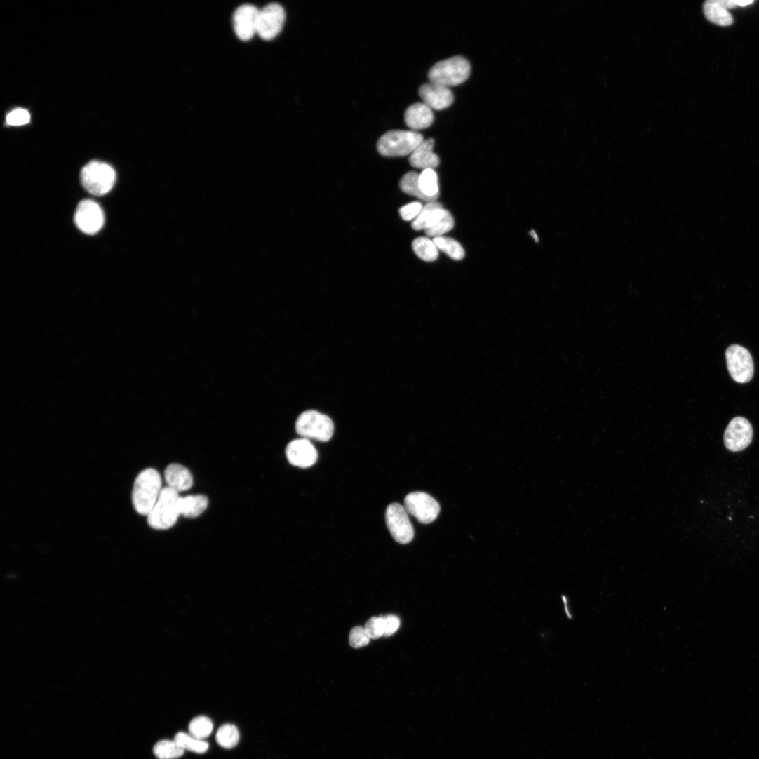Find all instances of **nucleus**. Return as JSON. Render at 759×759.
Wrapping results in <instances>:
<instances>
[{
	"label": "nucleus",
	"mask_w": 759,
	"mask_h": 759,
	"mask_svg": "<svg viewBox=\"0 0 759 759\" xmlns=\"http://www.w3.org/2000/svg\"><path fill=\"white\" fill-rule=\"evenodd\" d=\"M75 222L79 229L86 234L93 235L101 230L105 224V215L98 203L85 200L79 203L75 213Z\"/></svg>",
	"instance_id": "9b49d317"
},
{
	"label": "nucleus",
	"mask_w": 759,
	"mask_h": 759,
	"mask_svg": "<svg viewBox=\"0 0 759 759\" xmlns=\"http://www.w3.org/2000/svg\"><path fill=\"white\" fill-rule=\"evenodd\" d=\"M435 140H424L410 157V165L418 169H435L440 166V158L434 153Z\"/></svg>",
	"instance_id": "dca6fc26"
},
{
	"label": "nucleus",
	"mask_w": 759,
	"mask_h": 759,
	"mask_svg": "<svg viewBox=\"0 0 759 759\" xmlns=\"http://www.w3.org/2000/svg\"><path fill=\"white\" fill-rule=\"evenodd\" d=\"M154 753L159 759H175L183 755L184 750L175 740H161L154 746Z\"/></svg>",
	"instance_id": "a878e982"
},
{
	"label": "nucleus",
	"mask_w": 759,
	"mask_h": 759,
	"mask_svg": "<svg viewBox=\"0 0 759 759\" xmlns=\"http://www.w3.org/2000/svg\"><path fill=\"white\" fill-rule=\"evenodd\" d=\"M424 140L423 135L415 131H390L379 139L377 149L386 157L405 156L412 154Z\"/></svg>",
	"instance_id": "20e7f679"
},
{
	"label": "nucleus",
	"mask_w": 759,
	"mask_h": 759,
	"mask_svg": "<svg viewBox=\"0 0 759 759\" xmlns=\"http://www.w3.org/2000/svg\"><path fill=\"white\" fill-rule=\"evenodd\" d=\"M384 624V636H391L400 628L401 620L395 615H387L383 617Z\"/></svg>",
	"instance_id": "f704fd0d"
},
{
	"label": "nucleus",
	"mask_w": 759,
	"mask_h": 759,
	"mask_svg": "<svg viewBox=\"0 0 759 759\" xmlns=\"http://www.w3.org/2000/svg\"><path fill=\"white\" fill-rule=\"evenodd\" d=\"M286 454L291 465L301 469L312 466L318 459L316 448L309 440L304 438L290 443L286 448Z\"/></svg>",
	"instance_id": "4468645a"
},
{
	"label": "nucleus",
	"mask_w": 759,
	"mask_h": 759,
	"mask_svg": "<svg viewBox=\"0 0 759 759\" xmlns=\"http://www.w3.org/2000/svg\"><path fill=\"white\" fill-rule=\"evenodd\" d=\"M285 20L283 7L271 4L260 11L257 34L264 41H271L282 31Z\"/></svg>",
	"instance_id": "9d476101"
},
{
	"label": "nucleus",
	"mask_w": 759,
	"mask_h": 759,
	"mask_svg": "<svg viewBox=\"0 0 759 759\" xmlns=\"http://www.w3.org/2000/svg\"><path fill=\"white\" fill-rule=\"evenodd\" d=\"M295 431L304 439L325 443L330 440L334 425L326 415L310 410L300 415L295 423Z\"/></svg>",
	"instance_id": "423d86ee"
},
{
	"label": "nucleus",
	"mask_w": 759,
	"mask_h": 759,
	"mask_svg": "<svg viewBox=\"0 0 759 759\" xmlns=\"http://www.w3.org/2000/svg\"><path fill=\"white\" fill-rule=\"evenodd\" d=\"M31 116L28 111L18 109L11 112L7 116V123L10 126H20L30 122Z\"/></svg>",
	"instance_id": "473e14b6"
},
{
	"label": "nucleus",
	"mask_w": 759,
	"mask_h": 759,
	"mask_svg": "<svg viewBox=\"0 0 759 759\" xmlns=\"http://www.w3.org/2000/svg\"><path fill=\"white\" fill-rule=\"evenodd\" d=\"M260 11L252 5L240 6L234 13L233 23L237 37L248 41L257 34Z\"/></svg>",
	"instance_id": "ddd939ff"
},
{
	"label": "nucleus",
	"mask_w": 759,
	"mask_h": 759,
	"mask_svg": "<svg viewBox=\"0 0 759 759\" xmlns=\"http://www.w3.org/2000/svg\"><path fill=\"white\" fill-rule=\"evenodd\" d=\"M386 520L391 534L397 542L407 544L413 540L415 530L404 506L397 503L391 504L387 510Z\"/></svg>",
	"instance_id": "6e6552de"
},
{
	"label": "nucleus",
	"mask_w": 759,
	"mask_h": 759,
	"mask_svg": "<svg viewBox=\"0 0 759 759\" xmlns=\"http://www.w3.org/2000/svg\"><path fill=\"white\" fill-rule=\"evenodd\" d=\"M704 13L708 21L720 26L727 27L733 23L732 15L719 2V0H709L704 5Z\"/></svg>",
	"instance_id": "412c9836"
},
{
	"label": "nucleus",
	"mask_w": 759,
	"mask_h": 759,
	"mask_svg": "<svg viewBox=\"0 0 759 759\" xmlns=\"http://www.w3.org/2000/svg\"><path fill=\"white\" fill-rule=\"evenodd\" d=\"M735 2L737 6L739 7H746L753 4L752 0H735Z\"/></svg>",
	"instance_id": "e433bc0d"
},
{
	"label": "nucleus",
	"mask_w": 759,
	"mask_h": 759,
	"mask_svg": "<svg viewBox=\"0 0 759 759\" xmlns=\"http://www.w3.org/2000/svg\"><path fill=\"white\" fill-rule=\"evenodd\" d=\"M365 631L370 639H377L384 636V624L383 617H372L366 622Z\"/></svg>",
	"instance_id": "7c9ffc66"
},
{
	"label": "nucleus",
	"mask_w": 759,
	"mask_h": 759,
	"mask_svg": "<svg viewBox=\"0 0 759 759\" xmlns=\"http://www.w3.org/2000/svg\"><path fill=\"white\" fill-rule=\"evenodd\" d=\"M116 179L114 168L105 163L93 161L81 170V180L84 188L94 196H103L114 187Z\"/></svg>",
	"instance_id": "39448f33"
},
{
	"label": "nucleus",
	"mask_w": 759,
	"mask_h": 759,
	"mask_svg": "<svg viewBox=\"0 0 759 759\" xmlns=\"http://www.w3.org/2000/svg\"><path fill=\"white\" fill-rule=\"evenodd\" d=\"M349 644L354 648H360L369 643L370 638L366 634L364 628L361 626L354 627L349 633Z\"/></svg>",
	"instance_id": "2f4dec72"
},
{
	"label": "nucleus",
	"mask_w": 759,
	"mask_h": 759,
	"mask_svg": "<svg viewBox=\"0 0 759 759\" xmlns=\"http://www.w3.org/2000/svg\"><path fill=\"white\" fill-rule=\"evenodd\" d=\"M419 95L425 105L437 111L450 107L455 100L449 88L431 82L420 88Z\"/></svg>",
	"instance_id": "2eb2a0df"
},
{
	"label": "nucleus",
	"mask_w": 759,
	"mask_h": 759,
	"mask_svg": "<svg viewBox=\"0 0 759 759\" xmlns=\"http://www.w3.org/2000/svg\"><path fill=\"white\" fill-rule=\"evenodd\" d=\"M240 738L238 728L232 724H224L217 730L216 741L223 748H231L237 745Z\"/></svg>",
	"instance_id": "bb28decb"
},
{
	"label": "nucleus",
	"mask_w": 759,
	"mask_h": 759,
	"mask_svg": "<svg viewBox=\"0 0 759 759\" xmlns=\"http://www.w3.org/2000/svg\"><path fill=\"white\" fill-rule=\"evenodd\" d=\"M179 493L166 487L162 489L160 496L147 516L149 525L158 530H165L173 527L180 516L178 510Z\"/></svg>",
	"instance_id": "f03ea898"
},
{
	"label": "nucleus",
	"mask_w": 759,
	"mask_h": 759,
	"mask_svg": "<svg viewBox=\"0 0 759 759\" xmlns=\"http://www.w3.org/2000/svg\"><path fill=\"white\" fill-rule=\"evenodd\" d=\"M213 730V723L207 716H199L194 718L189 723V734L193 737L203 739L210 736Z\"/></svg>",
	"instance_id": "c85d7f7f"
},
{
	"label": "nucleus",
	"mask_w": 759,
	"mask_h": 759,
	"mask_svg": "<svg viewBox=\"0 0 759 759\" xmlns=\"http://www.w3.org/2000/svg\"><path fill=\"white\" fill-rule=\"evenodd\" d=\"M208 499L203 495L180 497L178 500L180 514L189 518L200 516L208 506Z\"/></svg>",
	"instance_id": "aec40b11"
},
{
	"label": "nucleus",
	"mask_w": 759,
	"mask_h": 759,
	"mask_svg": "<svg viewBox=\"0 0 759 759\" xmlns=\"http://www.w3.org/2000/svg\"><path fill=\"white\" fill-rule=\"evenodd\" d=\"M184 751L188 750L199 753H203L208 749V744L203 739H197L190 734L178 732L174 739Z\"/></svg>",
	"instance_id": "cd10ccee"
},
{
	"label": "nucleus",
	"mask_w": 759,
	"mask_h": 759,
	"mask_svg": "<svg viewBox=\"0 0 759 759\" xmlns=\"http://www.w3.org/2000/svg\"><path fill=\"white\" fill-rule=\"evenodd\" d=\"M719 2L727 11L738 7L735 0H719Z\"/></svg>",
	"instance_id": "c9c22d12"
},
{
	"label": "nucleus",
	"mask_w": 759,
	"mask_h": 759,
	"mask_svg": "<svg viewBox=\"0 0 759 759\" xmlns=\"http://www.w3.org/2000/svg\"><path fill=\"white\" fill-rule=\"evenodd\" d=\"M438 250L446 253L455 260H462L465 257L463 246L455 239L445 236H439L433 240Z\"/></svg>",
	"instance_id": "393cba45"
},
{
	"label": "nucleus",
	"mask_w": 759,
	"mask_h": 759,
	"mask_svg": "<svg viewBox=\"0 0 759 759\" xmlns=\"http://www.w3.org/2000/svg\"><path fill=\"white\" fill-rule=\"evenodd\" d=\"M725 357L729 373L734 381L738 384L749 382L754 372L750 352L740 345L732 344L727 349Z\"/></svg>",
	"instance_id": "0eeeda50"
},
{
	"label": "nucleus",
	"mask_w": 759,
	"mask_h": 759,
	"mask_svg": "<svg viewBox=\"0 0 759 759\" xmlns=\"http://www.w3.org/2000/svg\"><path fill=\"white\" fill-rule=\"evenodd\" d=\"M165 480L168 487L179 492L187 491L193 486V477L184 466L173 464L165 471Z\"/></svg>",
	"instance_id": "6ab92c4d"
},
{
	"label": "nucleus",
	"mask_w": 759,
	"mask_h": 759,
	"mask_svg": "<svg viewBox=\"0 0 759 759\" xmlns=\"http://www.w3.org/2000/svg\"><path fill=\"white\" fill-rule=\"evenodd\" d=\"M434 118L433 110L424 102L410 106L405 114L407 126L415 132L431 126L434 122Z\"/></svg>",
	"instance_id": "f3484780"
},
{
	"label": "nucleus",
	"mask_w": 759,
	"mask_h": 759,
	"mask_svg": "<svg viewBox=\"0 0 759 759\" xmlns=\"http://www.w3.org/2000/svg\"><path fill=\"white\" fill-rule=\"evenodd\" d=\"M405 508L409 514L423 524L434 522L441 512L438 502L429 495L420 492L409 494L406 497Z\"/></svg>",
	"instance_id": "1a4fd4ad"
},
{
	"label": "nucleus",
	"mask_w": 759,
	"mask_h": 759,
	"mask_svg": "<svg viewBox=\"0 0 759 759\" xmlns=\"http://www.w3.org/2000/svg\"><path fill=\"white\" fill-rule=\"evenodd\" d=\"M753 429L748 420L737 417L728 424L724 434V444L730 452H738L747 448L752 442Z\"/></svg>",
	"instance_id": "f8f14e48"
},
{
	"label": "nucleus",
	"mask_w": 759,
	"mask_h": 759,
	"mask_svg": "<svg viewBox=\"0 0 759 759\" xmlns=\"http://www.w3.org/2000/svg\"><path fill=\"white\" fill-rule=\"evenodd\" d=\"M471 67L464 58L457 56L441 61L429 72L430 82L447 88L465 83L471 75Z\"/></svg>",
	"instance_id": "7ed1b4c3"
},
{
	"label": "nucleus",
	"mask_w": 759,
	"mask_h": 759,
	"mask_svg": "<svg viewBox=\"0 0 759 759\" xmlns=\"http://www.w3.org/2000/svg\"><path fill=\"white\" fill-rule=\"evenodd\" d=\"M400 187L403 192L427 203L436 201L422 192L419 185V175L416 172H410L405 175L400 182Z\"/></svg>",
	"instance_id": "b1692460"
},
{
	"label": "nucleus",
	"mask_w": 759,
	"mask_h": 759,
	"mask_svg": "<svg viewBox=\"0 0 759 759\" xmlns=\"http://www.w3.org/2000/svg\"><path fill=\"white\" fill-rule=\"evenodd\" d=\"M424 206L420 202L410 203L400 209V215L405 221L415 220L421 213Z\"/></svg>",
	"instance_id": "72a5a7b5"
},
{
	"label": "nucleus",
	"mask_w": 759,
	"mask_h": 759,
	"mask_svg": "<svg viewBox=\"0 0 759 759\" xmlns=\"http://www.w3.org/2000/svg\"><path fill=\"white\" fill-rule=\"evenodd\" d=\"M455 227V220L452 215L448 211L444 218L432 228L425 230L427 236L431 237L443 236L450 231Z\"/></svg>",
	"instance_id": "c756f323"
},
{
	"label": "nucleus",
	"mask_w": 759,
	"mask_h": 759,
	"mask_svg": "<svg viewBox=\"0 0 759 759\" xmlns=\"http://www.w3.org/2000/svg\"><path fill=\"white\" fill-rule=\"evenodd\" d=\"M530 235L532 236V238L535 240L536 242L539 241V238H538L537 234H536L535 231H534V230L531 231Z\"/></svg>",
	"instance_id": "4c0bfd02"
},
{
	"label": "nucleus",
	"mask_w": 759,
	"mask_h": 759,
	"mask_svg": "<svg viewBox=\"0 0 759 759\" xmlns=\"http://www.w3.org/2000/svg\"><path fill=\"white\" fill-rule=\"evenodd\" d=\"M412 248L415 254L422 260L434 262L438 256V248L434 241L428 237H419L414 240Z\"/></svg>",
	"instance_id": "4be33fe9"
},
{
	"label": "nucleus",
	"mask_w": 759,
	"mask_h": 759,
	"mask_svg": "<svg viewBox=\"0 0 759 759\" xmlns=\"http://www.w3.org/2000/svg\"><path fill=\"white\" fill-rule=\"evenodd\" d=\"M419 185L422 192L428 197L436 201L440 196V188L437 173L434 169L423 170L419 175Z\"/></svg>",
	"instance_id": "5701e85b"
},
{
	"label": "nucleus",
	"mask_w": 759,
	"mask_h": 759,
	"mask_svg": "<svg viewBox=\"0 0 759 759\" xmlns=\"http://www.w3.org/2000/svg\"><path fill=\"white\" fill-rule=\"evenodd\" d=\"M448 212L441 203L436 201L429 202L413 221L412 228L416 231H425L432 228L444 218Z\"/></svg>",
	"instance_id": "a211bd4d"
},
{
	"label": "nucleus",
	"mask_w": 759,
	"mask_h": 759,
	"mask_svg": "<svg viewBox=\"0 0 759 759\" xmlns=\"http://www.w3.org/2000/svg\"><path fill=\"white\" fill-rule=\"evenodd\" d=\"M162 490V478L155 469H147L137 477L132 495L133 506L137 513L148 516Z\"/></svg>",
	"instance_id": "f257e3e1"
}]
</instances>
